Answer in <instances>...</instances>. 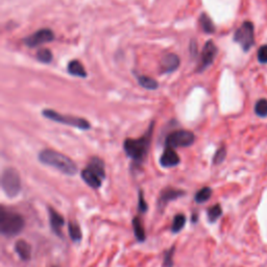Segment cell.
I'll use <instances>...</instances> for the list:
<instances>
[{"label":"cell","mask_w":267,"mask_h":267,"mask_svg":"<svg viewBox=\"0 0 267 267\" xmlns=\"http://www.w3.org/2000/svg\"><path fill=\"white\" fill-rule=\"evenodd\" d=\"M197 220H198V214H197L196 211H194V212L192 213V215H191V221H192L193 223H196Z\"/></svg>","instance_id":"30"},{"label":"cell","mask_w":267,"mask_h":267,"mask_svg":"<svg viewBox=\"0 0 267 267\" xmlns=\"http://www.w3.org/2000/svg\"><path fill=\"white\" fill-rule=\"evenodd\" d=\"M186 215L183 213H178L177 215H175V217L172 219V223H171V233L172 234H178L181 231L185 228L186 225Z\"/></svg>","instance_id":"19"},{"label":"cell","mask_w":267,"mask_h":267,"mask_svg":"<svg viewBox=\"0 0 267 267\" xmlns=\"http://www.w3.org/2000/svg\"><path fill=\"white\" fill-rule=\"evenodd\" d=\"M138 82L143 87V88H145L147 90H156L159 86L156 79L148 77V76H144V75L138 77Z\"/></svg>","instance_id":"24"},{"label":"cell","mask_w":267,"mask_h":267,"mask_svg":"<svg viewBox=\"0 0 267 267\" xmlns=\"http://www.w3.org/2000/svg\"><path fill=\"white\" fill-rule=\"evenodd\" d=\"M15 251L22 261H30L32 259V245L25 240L20 239L15 243Z\"/></svg>","instance_id":"15"},{"label":"cell","mask_w":267,"mask_h":267,"mask_svg":"<svg viewBox=\"0 0 267 267\" xmlns=\"http://www.w3.org/2000/svg\"><path fill=\"white\" fill-rule=\"evenodd\" d=\"M181 162L177 151L173 148L166 147V149L163 151V154L160 158V165L164 168H171L176 167Z\"/></svg>","instance_id":"13"},{"label":"cell","mask_w":267,"mask_h":267,"mask_svg":"<svg viewBox=\"0 0 267 267\" xmlns=\"http://www.w3.org/2000/svg\"><path fill=\"white\" fill-rule=\"evenodd\" d=\"M179 66V57L175 53H168L163 56L160 67L163 73H169L177 70Z\"/></svg>","instance_id":"14"},{"label":"cell","mask_w":267,"mask_h":267,"mask_svg":"<svg viewBox=\"0 0 267 267\" xmlns=\"http://www.w3.org/2000/svg\"><path fill=\"white\" fill-rule=\"evenodd\" d=\"M25 227L23 216L4 207L0 209V233L4 237H15Z\"/></svg>","instance_id":"3"},{"label":"cell","mask_w":267,"mask_h":267,"mask_svg":"<svg viewBox=\"0 0 267 267\" xmlns=\"http://www.w3.org/2000/svg\"><path fill=\"white\" fill-rule=\"evenodd\" d=\"M199 24L206 34H213L215 32V25L213 23V21L205 13L201 14V16L199 18Z\"/></svg>","instance_id":"22"},{"label":"cell","mask_w":267,"mask_h":267,"mask_svg":"<svg viewBox=\"0 0 267 267\" xmlns=\"http://www.w3.org/2000/svg\"><path fill=\"white\" fill-rule=\"evenodd\" d=\"M43 116L53 120L54 122H59V124L67 125L70 126H75L81 129H89L91 125L88 120L74 116H66V115H62L61 113H57L53 110H44L42 112Z\"/></svg>","instance_id":"7"},{"label":"cell","mask_w":267,"mask_h":267,"mask_svg":"<svg viewBox=\"0 0 267 267\" xmlns=\"http://www.w3.org/2000/svg\"><path fill=\"white\" fill-rule=\"evenodd\" d=\"M234 41L239 43L244 52L249 50L255 44V27L250 21H245L242 25L237 28L234 34Z\"/></svg>","instance_id":"6"},{"label":"cell","mask_w":267,"mask_h":267,"mask_svg":"<svg viewBox=\"0 0 267 267\" xmlns=\"http://www.w3.org/2000/svg\"><path fill=\"white\" fill-rule=\"evenodd\" d=\"M211 196H212V189L210 187H203V188L199 189L196 193V196H194V200H196V204H204L210 199Z\"/></svg>","instance_id":"21"},{"label":"cell","mask_w":267,"mask_h":267,"mask_svg":"<svg viewBox=\"0 0 267 267\" xmlns=\"http://www.w3.org/2000/svg\"><path fill=\"white\" fill-rule=\"evenodd\" d=\"M67 70H68V73L71 74V75L78 76V77H82V78H85L87 76V72H86L84 66L81 64V62L77 61V60L71 61L68 64Z\"/></svg>","instance_id":"18"},{"label":"cell","mask_w":267,"mask_h":267,"mask_svg":"<svg viewBox=\"0 0 267 267\" xmlns=\"http://www.w3.org/2000/svg\"><path fill=\"white\" fill-rule=\"evenodd\" d=\"M227 157V148L225 146H221L216 151L214 157H213V164L214 165H219L221 164Z\"/></svg>","instance_id":"27"},{"label":"cell","mask_w":267,"mask_h":267,"mask_svg":"<svg viewBox=\"0 0 267 267\" xmlns=\"http://www.w3.org/2000/svg\"><path fill=\"white\" fill-rule=\"evenodd\" d=\"M257 57H258V61L261 64H267V44L262 45L259 48Z\"/></svg>","instance_id":"29"},{"label":"cell","mask_w":267,"mask_h":267,"mask_svg":"<svg viewBox=\"0 0 267 267\" xmlns=\"http://www.w3.org/2000/svg\"><path fill=\"white\" fill-rule=\"evenodd\" d=\"M221 215H222V208L220 204H215L214 206L210 207L207 210L208 221L210 223H215L220 218Z\"/></svg>","instance_id":"20"},{"label":"cell","mask_w":267,"mask_h":267,"mask_svg":"<svg viewBox=\"0 0 267 267\" xmlns=\"http://www.w3.org/2000/svg\"><path fill=\"white\" fill-rule=\"evenodd\" d=\"M37 59L39 62L44 63V64H49L53 61V53L47 48H42L37 53Z\"/></svg>","instance_id":"26"},{"label":"cell","mask_w":267,"mask_h":267,"mask_svg":"<svg viewBox=\"0 0 267 267\" xmlns=\"http://www.w3.org/2000/svg\"><path fill=\"white\" fill-rule=\"evenodd\" d=\"M38 158L42 164L53 167L64 173V175L70 177L76 175V164L69 157L59 153V151L53 149H44L40 151Z\"/></svg>","instance_id":"2"},{"label":"cell","mask_w":267,"mask_h":267,"mask_svg":"<svg viewBox=\"0 0 267 267\" xmlns=\"http://www.w3.org/2000/svg\"><path fill=\"white\" fill-rule=\"evenodd\" d=\"M1 188L5 196L10 198L19 196L22 189V185H21L19 172L16 169L9 167L3 170L1 176Z\"/></svg>","instance_id":"5"},{"label":"cell","mask_w":267,"mask_h":267,"mask_svg":"<svg viewBox=\"0 0 267 267\" xmlns=\"http://www.w3.org/2000/svg\"><path fill=\"white\" fill-rule=\"evenodd\" d=\"M196 137L194 134L189 131H176L169 134L166 137L165 145L169 148H178V147H188L194 143Z\"/></svg>","instance_id":"8"},{"label":"cell","mask_w":267,"mask_h":267,"mask_svg":"<svg viewBox=\"0 0 267 267\" xmlns=\"http://www.w3.org/2000/svg\"><path fill=\"white\" fill-rule=\"evenodd\" d=\"M184 196H186V191L182 189L173 188V187H166V188L161 191L160 196L158 197V209L162 212L164 211L166 206L169 205V203L181 198Z\"/></svg>","instance_id":"9"},{"label":"cell","mask_w":267,"mask_h":267,"mask_svg":"<svg viewBox=\"0 0 267 267\" xmlns=\"http://www.w3.org/2000/svg\"><path fill=\"white\" fill-rule=\"evenodd\" d=\"M54 39V34L49 28H42V30L36 32L35 34L28 36L24 39V43L28 47H38L45 43L52 42Z\"/></svg>","instance_id":"10"},{"label":"cell","mask_w":267,"mask_h":267,"mask_svg":"<svg viewBox=\"0 0 267 267\" xmlns=\"http://www.w3.org/2000/svg\"><path fill=\"white\" fill-rule=\"evenodd\" d=\"M216 54H217V47H216L213 41H208L203 48V52H201L200 62L197 67V71L203 72L209 66H211L215 60Z\"/></svg>","instance_id":"11"},{"label":"cell","mask_w":267,"mask_h":267,"mask_svg":"<svg viewBox=\"0 0 267 267\" xmlns=\"http://www.w3.org/2000/svg\"><path fill=\"white\" fill-rule=\"evenodd\" d=\"M138 210L140 213H146L148 210V205L144 197V192L142 190H139L138 194Z\"/></svg>","instance_id":"28"},{"label":"cell","mask_w":267,"mask_h":267,"mask_svg":"<svg viewBox=\"0 0 267 267\" xmlns=\"http://www.w3.org/2000/svg\"><path fill=\"white\" fill-rule=\"evenodd\" d=\"M154 132V122L148 127V131L139 139H126L124 143V149L128 158L132 159L135 166H140L146 160L151 138Z\"/></svg>","instance_id":"1"},{"label":"cell","mask_w":267,"mask_h":267,"mask_svg":"<svg viewBox=\"0 0 267 267\" xmlns=\"http://www.w3.org/2000/svg\"><path fill=\"white\" fill-rule=\"evenodd\" d=\"M67 228H68V234H69L70 239L76 243L81 242L83 239V232L78 223L73 220H69L67 222Z\"/></svg>","instance_id":"17"},{"label":"cell","mask_w":267,"mask_h":267,"mask_svg":"<svg viewBox=\"0 0 267 267\" xmlns=\"http://www.w3.org/2000/svg\"><path fill=\"white\" fill-rule=\"evenodd\" d=\"M53 267H56V266H53Z\"/></svg>","instance_id":"31"},{"label":"cell","mask_w":267,"mask_h":267,"mask_svg":"<svg viewBox=\"0 0 267 267\" xmlns=\"http://www.w3.org/2000/svg\"><path fill=\"white\" fill-rule=\"evenodd\" d=\"M255 113L259 117L267 116V100L262 98L259 99L255 105Z\"/></svg>","instance_id":"25"},{"label":"cell","mask_w":267,"mask_h":267,"mask_svg":"<svg viewBox=\"0 0 267 267\" xmlns=\"http://www.w3.org/2000/svg\"><path fill=\"white\" fill-rule=\"evenodd\" d=\"M132 225H133V230H134V234L136 239L139 242H144L146 240V233H145V229H144L143 222L139 216H136V217L133 218L132 220Z\"/></svg>","instance_id":"16"},{"label":"cell","mask_w":267,"mask_h":267,"mask_svg":"<svg viewBox=\"0 0 267 267\" xmlns=\"http://www.w3.org/2000/svg\"><path fill=\"white\" fill-rule=\"evenodd\" d=\"M48 211V215H49V225H50V229H52L53 233L54 235H56L57 237L60 238H64V234H63V228L65 226V221L63 215L57 212L54 208L53 207H48L47 209Z\"/></svg>","instance_id":"12"},{"label":"cell","mask_w":267,"mask_h":267,"mask_svg":"<svg viewBox=\"0 0 267 267\" xmlns=\"http://www.w3.org/2000/svg\"><path fill=\"white\" fill-rule=\"evenodd\" d=\"M176 252V245H172L170 249H168L164 252V258H163V267H173L175 265V260H173V256H175Z\"/></svg>","instance_id":"23"},{"label":"cell","mask_w":267,"mask_h":267,"mask_svg":"<svg viewBox=\"0 0 267 267\" xmlns=\"http://www.w3.org/2000/svg\"><path fill=\"white\" fill-rule=\"evenodd\" d=\"M81 177L83 181L92 189L100 188L106 178L105 162L97 157L91 158L87 167L82 170Z\"/></svg>","instance_id":"4"}]
</instances>
